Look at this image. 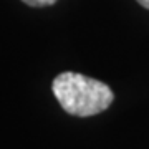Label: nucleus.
<instances>
[{
  "instance_id": "1",
  "label": "nucleus",
  "mask_w": 149,
  "mask_h": 149,
  "mask_svg": "<svg viewBox=\"0 0 149 149\" xmlns=\"http://www.w3.org/2000/svg\"><path fill=\"white\" fill-rule=\"evenodd\" d=\"M53 93L60 106L73 116L88 118L103 113L114 100L111 88L81 73L65 71L53 80Z\"/></svg>"
},
{
  "instance_id": "2",
  "label": "nucleus",
  "mask_w": 149,
  "mask_h": 149,
  "mask_svg": "<svg viewBox=\"0 0 149 149\" xmlns=\"http://www.w3.org/2000/svg\"><path fill=\"white\" fill-rule=\"evenodd\" d=\"M22 2L30 5V7H48V5L56 3L58 0H22Z\"/></svg>"
},
{
  "instance_id": "3",
  "label": "nucleus",
  "mask_w": 149,
  "mask_h": 149,
  "mask_svg": "<svg viewBox=\"0 0 149 149\" xmlns=\"http://www.w3.org/2000/svg\"><path fill=\"white\" fill-rule=\"evenodd\" d=\"M138 3H139V5H143L144 8H148V10H149V0H138Z\"/></svg>"
}]
</instances>
